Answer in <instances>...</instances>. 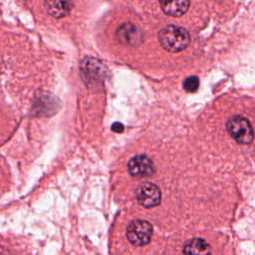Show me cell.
<instances>
[{"label":"cell","mask_w":255,"mask_h":255,"mask_svg":"<svg viewBox=\"0 0 255 255\" xmlns=\"http://www.w3.org/2000/svg\"><path fill=\"white\" fill-rule=\"evenodd\" d=\"M152 228L149 222L135 219L131 221L127 228V236L130 243L135 246H142L150 241Z\"/></svg>","instance_id":"cell-3"},{"label":"cell","mask_w":255,"mask_h":255,"mask_svg":"<svg viewBox=\"0 0 255 255\" xmlns=\"http://www.w3.org/2000/svg\"><path fill=\"white\" fill-rule=\"evenodd\" d=\"M158 40L163 49L171 53L184 50L190 43L188 32L179 26L168 25L158 33Z\"/></svg>","instance_id":"cell-1"},{"label":"cell","mask_w":255,"mask_h":255,"mask_svg":"<svg viewBox=\"0 0 255 255\" xmlns=\"http://www.w3.org/2000/svg\"><path fill=\"white\" fill-rule=\"evenodd\" d=\"M161 10L169 16L179 17L189 8L190 0H158Z\"/></svg>","instance_id":"cell-7"},{"label":"cell","mask_w":255,"mask_h":255,"mask_svg":"<svg viewBox=\"0 0 255 255\" xmlns=\"http://www.w3.org/2000/svg\"><path fill=\"white\" fill-rule=\"evenodd\" d=\"M182 86L186 92H189V93L196 92L199 87V80L196 76H190L184 80Z\"/></svg>","instance_id":"cell-10"},{"label":"cell","mask_w":255,"mask_h":255,"mask_svg":"<svg viewBox=\"0 0 255 255\" xmlns=\"http://www.w3.org/2000/svg\"><path fill=\"white\" fill-rule=\"evenodd\" d=\"M112 129L116 132H122L124 130V126L123 124L121 123H115L113 126H112Z\"/></svg>","instance_id":"cell-11"},{"label":"cell","mask_w":255,"mask_h":255,"mask_svg":"<svg viewBox=\"0 0 255 255\" xmlns=\"http://www.w3.org/2000/svg\"><path fill=\"white\" fill-rule=\"evenodd\" d=\"M136 198L142 206L146 208L154 207L160 202V190L155 184L145 182L137 188Z\"/></svg>","instance_id":"cell-4"},{"label":"cell","mask_w":255,"mask_h":255,"mask_svg":"<svg viewBox=\"0 0 255 255\" xmlns=\"http://www.w3.org/2000/svg\"><path fill=\"white\" fill-rule=\"evenodd\" d=\"M45 8L51 16L62 18L70 14L73 3L71 0H45Z\"/></svg>","instance_id":"cell-8"},{"label":"cell","mask_w":255,"mask_h":255,"mask_svg":"<svg viewBox=\"0 0 255 255\" xmlns=\"http://www.w3.org/2000/svg\"><path fill=\"white\" fill-rule=\"evenodd\" d=\"M128 168L129 173L136 177L151 176L154 172L152 161L144 154H138L130 158L128 163Z\"/></svg>","instance_id":"cell-5"},{"label":"cell","mask_w":255,"mask_h":255,"mask_svg":"<svg viewBox=\"0 0 255 255\" xmlns=\"http://www.w3.org/2000/svg\"><path fill=\"white\" fill-rule=\"evenodd\" d=\"M184 255H211L210 245L201 238H192L183 246Z\"/></svg>","instance_id":"cell-9"},{"label":"cell","mask_w":255,"mask_h":255,"mask_svg":"<svg viewBox=\"0 0 255 255\" xmlns=\"http://www.w3.org/2000/svg\"><path fill=\"white\" fill-rule=\"evenodd\" d=\"M117 39L127 46H137L142 41V34L132 23H124L117 30Z\"/></svg>","instance_id":"cell-6"},{"label":"cell","mask_w":255,"mask_h":255,"mask_svg":"<svg viewBox=\"0 0 255 255\" xmlns=\"http://www.w3.org/2000/svg\"><path fill=\"white\" fill-rule=\"evenodd\" d=\"M229 134L239 143L248 144L253 140V130L249 121L241 116L232 117L226 125Z\"/></svg>","instance_id":"cell-2"}]
</instances>
